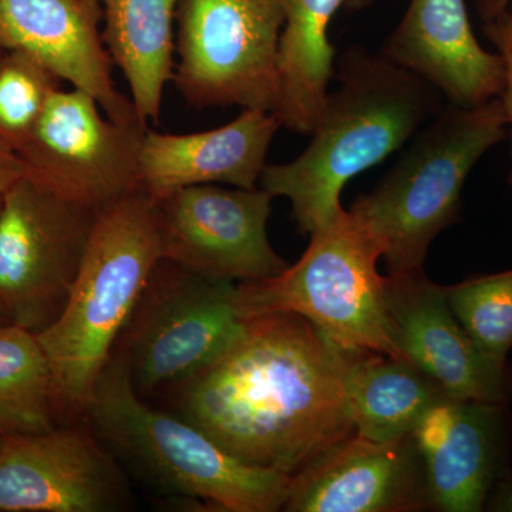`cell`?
<instances>
[{
	"instance_id": "1",
	"label": "cell",
	"mask_w": 512,
	"mask_h": 512,
	"mask_svg": "<svg viewBox=\"0 0 512 512\" xmlns=\"http://www.w3.org/2000/svg\"><path fill=\"white\" fill-rule=\"evenodd\" d=\"M352 353L301 316H255L224 355L173 389L175 407L242 463L293 476L353 434Z\"/></svg>"
},
{
	"instance_id": "2",
	"label": "cell",
	"mask_w": 512,
	"mask_h": 512,
	"mask_svg": "<svg viewBox=\"0 0 512 512\" xmlns=\"http://www.w3.org/2000/svg\"><path fill=\"white\" fill-rule=\"evenodd\" d=\"M335 79L309 146L289 163L266 164L259 178L272 197L291 202L302 234L339 214L346 184L402 150L447 103L416 74L363 46L343 50Z\"/></svg>"
},
{
	"instance_id": "3",
	"label": "cell",
	"mask_w": 512,
	"mask_h": 512,
	"mask_svg": "<svg viewBox=\"0 0 512 512\" xmlns=\"http://www.w3.org/2000/svg\"><path fill=\"white\" fill-rule=\"evenodd\" d=\"M163 261L157 202L143 190L97 212L79 275L56 322L37 335L63 419L84 417L104 367Z\"/></svg>"
},
{
	"instance_id": "4",
	"label": "cell",
	"mask_w": 512,
	"mask_h": 512,
	"mask_svg": "<svg viewBox=\"0 0 512 512\" xmlns=\"http://www.w3.org/2000/svg\"><path fill=\"white\" fill-rule=\"evenodd\" d=\"M84 417L120 464L161 493L218 511L284 508L291 476L248 466L183 417L148 406L119 355L104 367Z\"/></svg>"
},
{
	"instance_id": "5",
	"label": "cell",
	"mask_w": 512,
	"mask_h": 512,
	"mask_svg": "<svg viewBox=\"0 0 512 512\" xmlns=\"http://www.w3.org/2000/svg\"><path fill=\"white\" fill-rule=\"evenodd\" d=\"M507 134L498 97L476 107L446 103L375 188L353 202L349 214L379 251L389 275L423 269L434 239L460 217L471 170Z\"/></svg>"
},
{
	"instance_id": "6",
	"label": "cell",
	"mask_w": 512,
	"mask_h": 512,
	"mask_svg": "<svg viewBox=\"0 0 512 512\" xmlns=\"http://www.w3.org/2000/svg\"><path fill=\"white\" fill-rule=\"evenodd\" d=\"M298 262L274 278L239 282L248 318L301 316L336 348L400 357L390 333L384 278L373 242L342 210L311 232Z\"/></svg>"
},
{
	"instance_id": "7",
	"label": "cell",
	"mask_w": 512,
	"mask_h": 512,
	"mask_svg": "<svg viewBox=\"0 0 512 512\" xmlns=\"http://www.w3.org/2000/svg\"><path fill=\"white\" fill-rule=\"evenodd\" d=\"M238 282L218 281L170 261L158 264L114 355L138 396L175 389L214 363L247 329ZM116 350V349H114Z\"/></svg>"
},
{
	"instance_id": "8",
	"label": "cell",
	"mask_w": 512,
	"mask_h": 512,
	"mask_svg": "<svg viewBox=\"0 0 512 512\" xmlns=\"http://www.w3.org/2000/svg\"><path fill=\"white\" fill-rule=\"evenodd\" d=\"M174 86L191 106L275 113L281 96L278 0H178Z\"/></svg>"
},
{
	"instance_id": "9",
	"label": "cell",
	"mask_w": 512,
	"mask_h": 512,
	"mask_svg": "<svg viewBox=\"0 0 512 512\" xmlns=\"http://www.w3.org/2000/svg\"><path fill=\"white\" fill-rule=\"evenodd\" d=\"M96 211L20 177L0 208V306L12 325L39 335L69 301Z\"/></svg>"
},
{
	"instance_id": "10",
	"label": "cell",
	"mask_w": 512,
	"mask_h": 512,
	"mask_svg": "<svg viewBox=\"0 0 512 512\" xmlns=\"http://www.w3.org/2000/svg\"><path fill=\"white\" fill-rule=\"evenodd\" d=\"M147 128L140 120L110 119L84 90L57 89L16 156L25 177L99 212L140 190V150Z\"/></svg>"
},
{
	"instance_id": "11",
	"label": "cell",
	"mask_w": 512,
	"mask_h": 512,
	"mask_svg": "<svg viewBox=\"0 0 512 512\" xmlns=\"http://www.w3.org/2000/svg\"><path fill=\"white\" fill-rule=\"evenodd\" d=\"M272 200L264 188L205 184L156 201L163 259L218 281L274 278L288 262L266 231Z\"/></svg>"
},
{
	"instance_id": "12",
	"label": "cell",
	"mask_w": 512,
	"mask_h": 512,
	"mask_svg": "<svg viewBox=\"0 0 512 512\" xmlns=\"http://www.w3.org/2000/svg\"><path fill=\"white\" fill-rule=\"evenodd\" d=\"M2 437L0 511L113 512L127 504L123 468L92 427Z\"/></svg>"
},
{
	"instance_id": "13",
	"label": "cell",
	"mask_w": 512,
	"mask_h": 512,
	"mask_svg": "<svg viewBox=\"0 0 512 512\" xmlns=\"http://www.w3.org/2000/svg\"><path fill=\"white\" fill-rule=\"evenodd\" d=\"M387 315L394 346L439 384L451 399L508 404L512 373L495 365L448 305L444 286L423 269L384 278Z\"/></svg>"
},
{
	"instance_id": "14",
	"label": "cell",
	"mask_w": 512,
	"mask_h": 512,
	"mask_svg": "<svg viewBox=\"0 0 512 512\" xmlns=\"http://www.w3.org/2000/svg\"><path fill=\"white\" fill-rule=\"evenodd\" d=\"M410 437L423 466L429 507L484 511L494 481L508 467L507 404L448 397L423 414Z\"/></svg>"
},
{
	"instance_id": "15",
	"label": "cell",
	"mask_w": 512,
	"mask_h": 512,
	"mask_svg": "<svg viewBox=\"0 0 512 512\" xmlns=\"http://www.w3.org/2000/svg\"><path fill=\"white\" fill-rule=\"evenodd\" d=\"M429 507L412 437L392 443L355 433L333 444L289 480V512H412Z\"/></svg>"
},
{
	"instance_id": "16",
	"label": "cell",
	"mask_w": 512,
	"mask_h": 512,
	"mask_svg": "<svg viewBox=\"0 0 512 512\" xmlns=\"http://www.w3.org/2000/svg\"><path fill=\"white\" fill-rule=\"evenodd\" d=\"M101 22L99 0H0V50L36 57L62 82L92 94L110 119L138 120L114 83Z\"/></svg>"
},
{
	"instance_id": "17",
	"label": "cell",
	"mask_w": 512,
	"mask_h": 512,
	"mask_svg": "<svg viewBox=\"0 0 512 512\" xmlns=\"http://www.w3.org/2000/svg\"><path fill=\"white\" fill-rule=\"evenodd\" d=\"M380 52L454 106H480L503 92V60L478 43L466 0H410Z\"/></svg>"
},
{
	"instance_id": "18",
	"label": "cell",
	"mask_w": 512,
	"mask_h": 512,
	"mask_svg": "<svg viewBox=\"0 0 512 512\" xmlns=\"http://www.w3.org/2000/svg\"><path fill=\"white\" fill-rule=\"evenodd\" d=\"M281 123L268 111L245 109L225 126L190 134L147 128L140 150V190L154 201L194 185L255 188Z\"/></svg>"
},
{
	"instance_id": "19",
	"label": "cell",
	"mask_w": 512,
	"mask_h": 512,
	"mask_svg": "<svg viewBox=\"0 0 512 512\" xmlns=\"http://www.w3.org/2000/svg\"><path fill=\"white\" fill-rule=\"evenodd\" d=\"M104 46L130 87L138 120L158 123L174 72L178 0H99Z\"/></svg>"
},
{
	"instance_id": "20",
	"label": "cell",
	"mask_w": 512,
	"mask_h": 512,
	"mask_svg": "<svg viewBox=\"0 0 512 512\" xmlns=\"http://www.w3.org/2000/svg\"><path fill=\"white\" fill-rule=\"evenodd\" d=\"M284 12L279 43L281 96L276 119L292 133L311 134L335 79L333 16L345 0H278Z\"/></svg>"
},
{
	"instance_id": "21",
	"label": "cell",
	"mask_w": 512,
	"mask_h": 512,
	"mask_svg": "<svg viewBox=\"0 0 512 512\" xmlns=\"http://www.w3.org/2000/svg\"><path fill=\"white\" fill-rule=\"evenodd\" d=\"M346 393L353 433L379 443L406 439L427 410L448 399L406 359L375 352L352 353Z\"/></svg>"
},
{
	"instance_id": "22",
	"label": "cell",
	"mask_w": 512,
	"mask_h": 512,
	"mask_svg": "<svg viewBox=\"0 0 512 512\" xmlns=\"http://www.w3.org/2000/svg\"><path fill=\"white\" fill-rule=\"evenodd\" d=\"M63 420L37 335L12 323L0 326V436L52 430Z\"/></svg>"
},
{
	"instance_id": "23",
	"label": "cell",
	"mask_w": 512,
	"mask_h": 512,
	"mask_svg": "<svg viewBox=\"0 0 512 512\" xmlns=\"http://www.w3.org/2000/svg\"><path fill=\"white\" fill-rule=\"evenodd\" d=\"M448 305L468 336L495 365L512 349V269L444 286Z\"/></svg>"
},
{
	"instance_id": "24",
	"label": "cell",
	"mask_w": 512,
	"mask_h": 512,
	"mask_svg": "<svg viewBox=\"0 0 512 512\" xmlns=\"http://www.w3.org/2000/svg\"><path fill=\"white\" fill-rule=\"evenodd\" d=\"M60 79L25 52L6 50L0 56V141L18 151L35 130Z\"/></svg>"
},
{
	"instance_id": "25",
	"label": "cell",
	"mask_w": 512,
	"mask_h": 512,
	"mask_svg": "<svg viewBox=\"0 0 512 512\" xmlns=\"http://www.w3.org/2000/svg\"><path fill=\"white\" fill-rule=\"evenodd\" d=\"M484 35L493 43L495 50L503 60L504 87L498 99L503 103L508 128L511 130V160H512V5L503 10L500 15L485 20ZM508 184L512 188V167L508 175Z\"/></svg>"
},
{
	"instance_id": "26",
	"label": "cell",
	"mask_w": 512,
	"mask_h": 512,
	"mask_svg": "<svg viewBox=\"0 0 512 512\" xmlns=\"http://www.w3.org/2000/svg\"><path fill=\"white\" fill-rule=\"evenodd\" d=\"M484 511L512 512V468H504L494 481Z\"/></svg>"
},
{
	"instance_id": "27",
	"label": "cell",
	"mask_w": 512,
	"mask_h": 512,
	"mask_svg": "<svg viewBox=\"0 0 512 512\" xmlns=\"http://www.w3.org/2000/svg\"><path fill=\"white\" fill-rule=\"evenodd\" d=\"M23 175H25V168L22 161L16 156L15 151L10 150L0 141V192L8 190L10 185Z\"/></svg>"
},
{
	"instance_id": "28",
	"label": "cell",
	"mask_w": 512,
	"mask_h": 512,
	"mask_svg": "<svg viewBox=\"0 0 512 512\" xmlns=\"http://www.w3.org/2000/svg\"><path fill=\"white\" fill-rule=\"evenodd\" d=\"M510 5H512V0H476L478 15L484 22L500 15Z\"/></svg>"
},
{
	"instance_id": "29",
	"label": "cell",
	"mask_w": 512,
	"mask_h": 512,
	"mask_svg": "<svg viewBox=\"0 0 512 512\" xmlns=\"http://www.w3.org/2000/svg\"><path fill=\"white\" fill-rule=\"evenodd\" d=\"M373 0H345L346 10L350 13L359 12L372 5Z\"/></svg>"
},
{
	"instance_id": "30",
	"label": "cell",
	"mask_w": 512,
	"mask_h": 512,
	"mask_svg": "<svg viewBox=\"0 0 512 512\" xmlns=\"http://www.w3.org/2000/svg\"><path fill=\"white\" fill-rule=\"evenodd\" d=\"M9 325V320L6 318L5 312H3L2 306H0V326Z\"/></svg>"
},
{
	"instance_id": "31",
	"label": "cell",
	"mask_w": 512,
	"mask_h": 512,
	"mask_svg": "<svg viewBox=\"0 0 512 512\" xmlns=\"http://www.w3.org/2000/svg\"><path fill=\"white\" fill-rule=\"evenodd\" d=\"M3 194H5V192H0V208H2Z\"/></svg>"
},
{
	"instance_id": "32",
	"label": "cell",
	"mask_w": 512,
	"mask_h": 512,
	"mask_svg": "<svg viewBox=\"0 0 512 512\" xmlns=\"http://www.w3.org/2000/svg\"><path fill=\"white\" fill-rule=\"evenodd\" d=\"M2 440H3V437L0 436V447H2Z\"/></svg>"
},
{
	"instance_id": "33",
	"label": "cell",
	"mask_w": 512,
	"mask_h": 512,
	"mask_svg": "<svg viewBox=\"0 0 512 512\" xmlns=\"http://www.w3.org/2000/svg\"><path fill=\"white\" fill-rule=\"evenodd\" d=\"M3 50H0V56H2Z\"/></svg>"
}]
</instances>
